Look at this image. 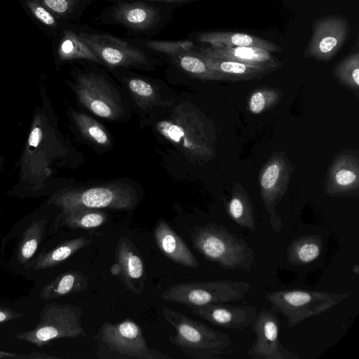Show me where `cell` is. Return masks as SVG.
Here are the masks:
<instances>
[{
  "instance_id": "cell-11",
  "label": "cell",
  "mask_w": 359,
  "mask_h": 359,
  "mask_svg": "<svg viewBox=\"0 0 359 359\" xmlns=\"http://www.w3.org/2000/svg\"><path fill=\"white\" fill-rule=\"evenodd\" d=\"M75 79L74 92L89 111L109 120H116L123 114L120 97L104 74L95 71L79 72Z\"/></svg>"
},
{
  "instance_id": "cell-19",
  "label": "cell",
  "mask_w": 359,
  "mask_h": 359,
  "mask_svg": "<svg viewBox=\"0 0 359 359\" xmlns=\"http://www.w3.org/2000/svg\"><path fill=\"white\" fill-rule=\"evenodd\" d=\"M201 47L222 48L248 46L264 49L269 52H280L278 44L256 36L236 32L201 31L189 34Z\"/></svg>"
},
{
  "instance_id": "cell-35",
  "label": "cell",
  "mask_w": 359,
  "mask_h": 359,
  "mask_svg": "<svg viewBox=\"0 0 359 359\" xmlns=\"http://www.w3.org/2000/svg\"><path fill=\"white\" fill-rule=\"evenodd\" d=\"M100 0H41L49 10L63 18L80 17L88 7ZM111 2V0H104Z\"/></svg>"
},
{
  "instance_id": "cell-12",
  "label": "cell",
  "mask_w": 359,
  "mask_h": 359,
  "mask_svg": "<svg viewBox=\"0 0 359 359\" xmlns=\"http://www.w3.org/2000/svg\"><path fill=\"white\" fill-rule=\"evenodd\" d=\"M293 166L284 152L274 153L263 165L259 173L260 195L264 208L269 215L273 231H280L282 219L276 208L285 194Z\"/></svg>"
},
{
  "instance_id": "cell-6",
  "label": "cell",
  "mask_w": 359,
  "mask_h": 359,
  "mask_svg": "<svg viewBox=\"0 0 359 359\" xmlns=\"http://www.w3.org/2000/svg\"><path fill=\"white\" fill-rule=\"evenodd\" d=\"M158 132L189 157L207 161L214 156L215 149L205 126L196 111L185 104L177 107L171 117L158 121Z\"/></svg>"
},
{
  "instance_id": "cell-40",
  "label": "cell",
  "mask_w": 359,
  "mask_h": 359,
  "mask_svg": "<svg viewBox=\"0 0 359 359\" xmlns=\"http://www.w3.org/2000/svg\"><path fill=\"white\" fill-rule=\"evenodd\" d=\"M3 357L15 358V357H17V355L15 354H11L10 353H5V352L0 351V358H3Z\"/></svg>"
},
{
  "instance_id": "cell-21",
  "label": "cell",
  "mask_w": 359,
  "mask_h": 359,
  "mask_svg": "<svg viewBox=\"0 0 359 359\" xmlns=\"http://www.w3.org/2000/svg\"><path fill=\"white\" fill-rule=\"evenodd\" d=\"M154 238L159 250L170 260L187 267L199 266V261L184 241L162 218L156 223Z\"/></svg>"
},
{
  "instance_id": "cell-30",
  "label": "cell",
  "mask_w": 359,
  "mask_h": 359,
  "mask_svg": "<svg viewBox=\"0 0 359 359\" xmlns=\"http://www.w3.org/2000/svg\"><path fill=\"white\" fill-rule=\"evenodd\" d=\"M165 60L191 77L204 81H223L221 75L211 69L196 51L180 53Z\"/></svg>"
},
{
  "instance_id": "cell-17",
  "label": "cell",
  "mask_w": 359,
  "mask_h": 359,
  "mask_svg": "<svg viewBox=\"0 0 359 359\" xmlns=\"http://www.w3.org/2000/svg\"><path fill=\"white\" fill-rule=\"evenodd\" d=\"M189 308L193 314L216 326L238 330L250 327L258 314L257 308L250 305L215 303Z\"/></svg>"
},
{
  "instance_id": "cell-34",
  "label": "cell",
  "mask_w": 359,
  "mask_h": 359,
  "mask_svg": "<svg viewBox=\"0 0 359 359\" xmlns=\"http://www.w3.org/2000/svg\"><path fill=\"white\" fill-rule=\"evenodd\" d=\"M282 96L283 91L278 88L266 86L258 88L249 97V111L253 114H261L273 107Z\"/></svg>"
},
{
  "instance_id": "cell-25",
  "label": "cell",
  "mask_w": 359,
  "mask_h": 359,
  "mask_svg": "<svg viewBox=\"0 0 359 359\" xmlns=\"http://www.w3.org/2000/svg\"><path fill=\"white\" fill-rule=\"evenodd\" d=\"M107 219L104 212L99 209L75 208L61 212L55 218L51 230L60 228L69 229H90L104 224Z\"/></svg>"
},
{
  "instance_id": "cell-24",
  "label": "cell",
  "mask_w": 359,
  "mask_h": 359,
  "mask_svg": "<svg viewBox=\"0 0 359 359\" xmlns=\"http://www.w3.org/2000/svg\"><path fill=\"white\" fill-rule=\"evenodd\" d=\"M88 280L79 270L64 272L41 287L39 298L48 301L82 292L88 287Z\"/></svg>"
},
{
  "instance_id": "cell-20",
  "label": "cell",
  "mask_w": 359,
  "mask_h": 359,
  "mask_svg": "<svg viewBox=\"0 0 359 359\" xmlns=\"http://www.w3.org/2000/svg\"><path fill=\"white\" fill-rule=\"evenodd\" d=\"M212 70L221 75L223 81L232 82L262 79L282 66L277 64L251 65L243 62L213 58L196 51Z\"/></svg>"
},
{
  "instance_id": "cell-42",
  "label": "cell",
  "mask_w": 359,
  "mask_h": 359,
  "mask_svg": "<svg viewBox=\"0 0 359 359\" xmlns=\"http://www.w3.org/2000/svg\"><path fill=\"white\" fill-rule=\"evenodd\" d=\"M1 167H2V163H1V161H0V170H1Z\"/></svg>"
},
{
  "instance_id": "cell-18",
  "label": "cell",
  "mask_w": 359,
  "mask_h": 359,
  "mask_svg": "<svg viewBox=\"0 0 359 359\" xmlns=\"http://www.w3.org/2000/svg\"><path fill=\"white\" fill-rule=\"evenodd\" d=\"M120 267L118 276L124 286L135 294L142 292L147 278L144 263L135 243L128 237H121L115 251Z\"/></svg>"
},
{
  "instance_id": "cell-28",
  "label": "cell",
  "mask_w": 359,
  "mask_h": 359,
  "mask_svg": "<svg viewBox=\"0 0 359 359\" xmlns=\"http://www.w3.org/2000/svg\"><path fill=\"white\" fill-rule=\"evenodd\" d=\"M134 41L154 57L164 60L176 55L196 51L198 45L189 36L180 40H158L133 37Z\"/></svg>"
},
{
  "instance_id": "cell-26",
  "label": "cell",
  "mask_w": 359,
  "mask_h": 359,
  "mask_svg": "<svg viewBox=\"0 0 359 359\" xmlns=\"http://www.w3.org/2000/svg\"><path fill=\"white\" fill-rule=\"evenodd\" d=\"M57 55L62 62L83 60L102 65L80 37L75 27H66L62 30L57 47Z\"/></svg>"
},
{
  "instance_id": "cell-4",
  "label": "cell",
  "mask_w": 359,
  "mask_h": 359,
  "mask_svg": "<svg viewBox=\"0 0 359 359\" xmlns=\"http://www.w3.org/2000/svg\"><path fill=\"white\" fill-rule=\"evenodd\" d=\"M75 28L102 65L111 69L130 67L151 69L159 62V59L141 47L133 37H119L88 25Z\"/></svg>"
},
{
  "instance_id": "cell-23",
  "label": "cell",
  "mask_w": 359,
  "mask_h": 359,
  "mask_svg": "<svg viewBox=\"0 0 359 359\" xmlns=\"http://www.w3.org/2000/svg\"><path fill=\"white\" fill-rule=\"evenodd\" d=\"M198 53L221 60H231L251 65L280 63L270 52L256 47L236 46L210 48L198 46Z\"/></svg>"
},
{
  "instance_id": "cell-16",
  "label": "cell",
  "mask_w": 359,
  "mask_h": 359,
  "mask_svg": "<svg viewBox=\"0 0 359 359\" xmlns=\"http://www.w3.org/2000/svg\"><path fill=\"white\" fill-rule=\"evenodd\" d=\"M22 225H16L11 233L18 234L10 259V265L23 269L38 253L41 243L48 236V217H38L25 219Z\"/></svg>"
},
{
  "instance_id": "cell-22",
  "label": "cell",
  "mask_w": 359,
  "mask_h": 359,
  "mask_svg": "<svg viewBox=\"0 0 359 359\" xmlns=\"http://www.w3.org/2000/svg\"><path fill=\"white\" fill-rule=\"evenodd\" d=\"M91 242L92 238L87 236L63 241L53 248L41 250L24 269L41 271L55 267Z\"/></svg>"
},
{
  "instance_id": "cell-1",
  "label": "cell",
  "mask_w": 359,
  "mask_h": 359,
  "mask_svg": "<svg viewBox=\"0 0 359 359\" xmlns=\"http://www.w3.org/2000/svg\"><path fill=\"white\" fill-rule=\"evenodd\" d=\"M178 6L142 0H117L106 7L93 21L96 24L117 25L128 36L151 38L172 20Z\"/></svg>"
},
{
  "instance_id": "cell-2",
  "label": "cell",
  "mask_w": 359,
  "mask_h": 359,
  "mask_svg": "<svg viewBox=\"0 0 359 359\" xmlns=\"http://www.w3.org/2000/svg\"><path fill=\"white\" fill-rule=\"evenodd\" d=\"M190 236L194 248L224 270L251 271L255 262L253 250L224 225L208 223L196 226Z\"/></svg>"
},
{
  "instance_id": "cell-8",
  "label": "cell",
  "mask_w": 359,
  "mask_h": 359,
  "mask_svg": "<svg viewBox=\"0 0 359 359\" xmlns=\"http://www.w3.org/2000/svg\"><path fill=\"white\" fill-rule=\"evenodd\" d=\"M350 297L348 292H329L306 290H284L269 292L266 299L271 309L282 314L290 328L307 318L320 315Z\"/></svg>"
},
{
  "instance_id": "cell-31",
  "label": "cell",
  "mask_w": 359,
  "mask_h": 359,
  "mask_svg": "<svg viewBox=\"0 0 359 359\" xmlns=\"http://www.w3.org/2000/svg\"><path fill=\"white\" fill-rule=\"evenodd\" d=\"M334 78L357 97L359 92V53L355 51L337 62L332 71Z\"/></svg>"
},
{
  "instance_id": "cell-27",
  "label": "cell",
  "mask_w": 359,
  "mask_h": 359,
  "mask_svg": "<svg viewBox=\"0 0 359 359\" xmlns=\"http://www.w3.org/2000/svg\"><path fill=\"white\" fill-rule=\"evenodd\" d=\"M230 218L238 226L256 230L253 206L251 199L239 182H235L232 187L231 196L226 205Z\"/></svg>"
},
{
  "instance_id": "cell-38",
  "label": "cell",
  "mask_w": 359,
  "mask_h": 359,
  "mask_svg": "<svg viewBox=\"0 0 359 359\" xmlns=\"http://www.w3.org/2000/svg\"><path fill=\"white\" fill-rule=\"evenodd\" d=\"M114 1L117 0H111V2H113ZM142 1H151V2H158V3H164V4H168L177 6L178 7L182 6L184 4L192 3L198 0H142Z\"/></svg>"
},
{
  "instance_id": "cell-36",
  "label": "cell",
  "mask_w": 359,
  "mask_h": 359,
  "mask_svg": "<svg viewBox=\"0 0 359 359\" xmlns=\"http://www.w3.org/2000/svg\"><path fill=\"white\" fill-rule=\"evenodd\" d=\"M26 4L32 14L43 24L57 27L58 22L54 15L37 0H27Z\"/></svg>"
},
{
  "instance_id": "cell-37",
  "label": "cell",
  "mask_w": 359,
  "mask_h": 359,
  "mask_svg": "<svg viewBox=\"0 0 359 359\" xmlns=\"http://www.w3.org/2000/svg\"><path fill=\"white\" fill-rule=\"evenodd\" d=\"M22 316L23 313L11 309L0 307V323L19 318Z\"/></svg>"
},
{
  "instance_id": "cell-7",
  "label": "cell",
  "mask_w": 359,
  "mask_h": 359,
  "mask_svg": "<svg viewBox=\"0 0 359 359\" xmlns=\"http://www.w3.org/2000/svg\"><path fill=\"white\" fill-rule=\"evenodd\" d=\"M135 190L128 184L112 183L88 188H69L53 194L47 201L65 211L75 208L130 210L137 202Z\"/></svg>"
},
{
  "instance_id": "cell-41",
  "label": "cell",
  "mask_w": 359,
  "mask_h": 359,
  "mask_svg": "<svg viewBox=\"0 0 359 359\" xmlns=\"http://www.w3.org/2000/svg\"><path fill=\"white\" fill-rule=\"evenodd\" d=\"M352 271L355 274V275H358L359 273V266L358 264H355L353 266L352 268Z\"/></svg>"
},
{
  "instance_id": "cell-3",
  "label": "cell",
  "mask_w": 359,
  "mask_h": 359,
  "mask_svg": "<svg viewBox=\"0 0 359 359\" xmlns=\"http://www.w3.org/2000/svg\"><path fill=\"white\" fill-rule=\"evenodd\" d=\"M165 321L175 330L168 340L192 359H219L231 344L230 337L207 325L196 321L184 313L162 309Z\"/></svg>"
},
{
  "instance_id": "cell-33",
  "label": "cell",
  "mask_w": 359,
  "mask_h": 359,
  "mask_svg": "<svg viewBox=\"0 0 359 359\" xmlns=\"http://www.w3.org/2000/svg\"><path fill=\"white\" fill-rule=\"evenodd\" d=\"M123 79L140 109H146L157 103V94L154 87L149 81L131 75L124 77Z\"/></svg>"
},
{
  "instance_id": "cell-15",
  "label": "cell",
  "mask_w": 359,
  "mask_h": 359,
  "mask_svg": "<svg viewBox=\"0 0 359 359\" xmlns=\"http://www.w3.org/2000/svg\"><path fill=\"white\" fill-rule=\"evenodd\" d=\"M359 160L349 151L333 160L325 181V194L329 196H358Z\"/></svg>"
},
{
  "instance_id": "cell-32",
  "label": "cell",
  "mask_w": 359,
  "mask_h": 359,
  "mask_svg": "<svg viewBox=\"0 0 359 359\" xmlns=\"http://www.w3.org/2000/svg\"><path fill=\"white\" fill-rule=\"evenodd\" d=\"M72 117L80 133L86 139L97 145L108 147L110 137L104 128L84 113L73 111Z\"/></svg>"
},
{
  "instance_id": "cell-14",
  "label": "cell",
  "mask_w": 359,
  "mask_h": 359,
  "mask_svg": "<svg viewBox=\"0 0 359 359\" xmlns=\"http://www.w3.org/2000/svg\"><path fill=\"white\" fill-rule=\"evenodd\" d=\"M256 338L247 351L253 359H299L300 356L286 348L279 339L280 322L271 309H262L251 325Z\"/></svg>"
},
{
  "instance_id": "cell-10",
  "label": "cell",
  "mask_w": 359,
  "mask_h": 359,
  "mask_svg": "<svg viewBox=\"0 0 359 359\" xmlns=\"http://www.w3.org/2000/svg\"><path fill=\"white\" fill-rule=\"evenodd\" d=\"M250 288L243 280H214L175 284L161 296L166 301L193 307L241 300Z\"/></svg>"
},
{
  "instance_id": "cell-9",
  "label": "cell",
  "mask_w": 359,
  "mask_h": 359,
  "mask_svg": "<svg viewBox=\"0 0 359 359\" xmlns=\"http://www.w3.org/2000/svg\"><path fill=\"white\" fill-rule=\"evenodd\" d=\"M82 308L73 304L50 303L45 305L39 313V322L28 331L14 337L38 347L57 339L86 337L82 325Z\"/></svg>"
},
{
  "instance_id": "cell-29",
  "label": "cell",
  "mask_w": 359,
  "mask_h": 359,
  "mask_svg": "<svg viewBox=\"0 0 359 359\" xmlns=\"http://www.w3.org/2000/svg\"><path fill=\"white\" fill-rule=\"evenodd\" d=\"M323 247L322 238L318 234L304 235L294 239L286 251L287 262L297 266L310 264L320 255Z\"/></svg>"
},
{
  "instance_id": "cell-39",
  "label": "cell",
  "mask_w": 359,
  "mask_h": 359,
  "mask_svg": "<svg viewBox=\"0 0 359 359\" xmlns=\"http://www.w3.org/2000/svg\"><path fill=\"white\" fill-rule=\"evenodd\" d=\"M110 272L113 276H118L120 273V267L117 262H114L110 267Z\"/></svg>"
},
{
  "instance_id": "cell-5",
  "label": "cell",
  "mask_w": 359,
  "mask_h": 359,
  "mask_svg": "<svg viewBox=\"0 0 359 359\" xmlns=\"http://www.w3.org/2000/svg\"><path fill=\"white\" fill-rule=\"evenodd\" d=\"M93 339L100 359L170 358L167 353L149 346L140 325L130 318L116 323H103Z\"/></svg>"
},
{
  "instance_id": "cell-13",
  "label": "cell",
  "mask_w": 359,
  "mask_h": 359,
  "mask_svg": "<svg viewBox=\"0 0 359 359\" xmlns=\"http://www.w3.org/2000/svg\"><path fill=\"white\" fill-rule=\"evenodd\" d=\"M351 32L349 21L339 15L318 18L311 26V36L304 57L328 62L342 48Z\"/></svg>"
}]
</instances>
